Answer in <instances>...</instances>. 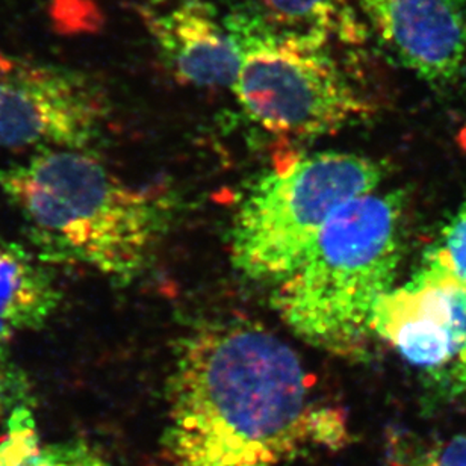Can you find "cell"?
I'll list each match as a JSON object with an SVG mask.
<instances>
[{"label": "cell", "mask_w": 466, "mask_h": 466, "mask_svg": "<svg viewBox=\"0 0 466 466\" xmlns=\"http://www.w3.org/2000/svg\"><path fill=\"white\" fill-rule=\"evenodd\" d=\"M34 403L31 381L14 362L8 347L0 346V422L6 421L14 409Z\"/></svg>", "instance_id": "9a60e30c"}, {"label": "cell", "mask_w": 466, "mask_h": 466, "mask_svg": "<svg viewBox=\"0 0 466 466\" xmlns=\"http://www.w3.org/2000/svg\"><path fill=\"white\" fill-rule=\"evenodd\" d=\"M283 31L319 36L335 45L358 46L368 31L353 0H248Z\"/></svg>", "instance_id": "8fae6325"}, {"label": "cell", "mask_w": 466, "mask_h": 466, "mask_svg": "<svg viewBox=\"0 0 466 466\" xmlns=\"http://www.w3.org/2000/svg\"><path fill=\"white\" fill-rule=\"evenodd\" d=\"M371 332L417 368L442 399L466 392V288L422 260L412 279L394 287L372 310Z\"/></svg>", "instance_id": "52a82bcc"}, {"label": "cell", "mask_w": 466, "mask_h": 466, "mask_svg": "<svg viewBox=\"0 0 466 466\" xmlns=\"http://www.w3.org/2000/svg\"><path fill=\"white\" fill-rule=\"evenodd\" d=\"M139 18L162 64L187 86L232 88L239 56L211 0H143Z\"/></svg>", "instance_id": "9c48e42d"}, {"label": "cell", "mask_w": 466, "mask_h": 466, "mask_svg": "<svg viewBox=\"0 0 466 466\" xmlns=\"http://www.w3.org/2000/svg\"><path fill=\"white\" fill-rule=\"evenodd\" d=\"M394 466H466V435L401 438Z\"/></svg>", "instance_id": "4fadbf2b"}, {"label": "cell", "mask_w": 466, "mask_h": 466, "mask_svg": "<svg viewBox=\"0 0 466 466\" xmlns=\"http://www.w3.org/2000/svg\"><path fill=\"white\" fill-rule=\"evenodd\" d=\"M106 116L104 90L86 73L0 52V150H86Z\"/></svg>", "instance_id": "8992f818"}, {"label": "cell", "mask_w": 466, "mask_h": 466, "mask_svg": "<svg viewBox=\"0 0 466 466\" xmlns=\"http://www.w3.org/2000/svg\"><path fill=\"white\" fill-rule=\"evenodd\" d=\"M424 260L466 288V202L454 212Z\"/></svg>", "instance_id": "5bb4252c"}, {"label": "cell", "mask_w": 466, "mask_h": 466, "mask_svg": "<svg viewBox=\"0 0 466 466\" xmlns=\"http://www.w3.org/2000/svg\"><path fill=\"white\" fill-rule=\"evenodd\" d=\"M166 399L170 466H282L351 440L341 409L315 401L296 351L255 324H216L185 338Z\"/></svg>", "instance_id": "6da1fadb"}, {"label": "cell", "mask_w": 466, "mask_h": 466, "mask_svg": "<svg viewBox=\"0 0 466 466\" xmlns=\"http://www.w3.org/2000/svg\"><path fill=\"white\" fill-rule=\"evenodd\" d=\"M0 466H111L104 454L84 440L41 444L29 406L14 409L0 442Z\"/></svg>", "instance_id": "7c38bea8"}, {"label": "cell", "mask_w": 466, "mask_h": 466, "mask_svg": "<svg viewBox=\"0 0 466 466\" xmlns=\"http://www.w3.org/2000/svg\"><path fill=\"white\" fill-rule=\"evenodd\" d=\"M370 35L435 88L466 77V0H353Z\"/></svg>", "instance_id": "ba28073f"}, {"label": "cell", "mask_w": 466, "mask_h": 466, "mask_svg": "<svg viewBox=\"0 0 466 466\" xmlns=\"http://www.w3.org/2000/svg\"><path fill=\"white\" fill-rule=\"evenodd\" d=\"M61 297L50 264L32 248L0 238V346L45 328Z\"/></svg>", "instance_id": "30bf717a"}, {"label": "cell", "mask_w": 466, "mask_h": 466, "mask_svg": "<svg viewBox=\"0 0 466 466\" xmlns=\"http://www.w3.org/2000/svg\"><path fill=\"white\" fill-rule=\"evenodd\" d=\"M403 212L400 193L354 198L276 282L274 308L297 337L341 358L367 353L372 310L399 271Z\"/></svg>", "instance_id": "3957f363"}, {"label": "cell", "mask_w": 466, "mask_h": 466, "mask_svg": "<svg viewBox=\"0 0 466 466\" xmlns=\"http://www.w3.org/2000/svg\"><path fill=\"white\" fill-rule=\"evenodd\" d=\"M225 22L239 56L233 93L265 129L308 138L333 134L370 114L330 41L279 29L248 0L232 5Z\"/></svg>", "instance_id": "277c9868"}, {"label": "cell", "mask_w": 466, "mask_h": 466, "mask_svg": "<svg viewBox=\"0 0 466 466\" xmlns=\"http://www.w3.org/2000/svg\"><path fill=\"white\" fill-rule=\"evenodd\" d=\"M0 189L41 259L118 280L146 267L171 211L167 196L126 184L86 150H47L0 168Z\"/></svg>", "instance_id": "7a4b0ae2"}, {"label": "cell", "mask_w": 466, "mask_h": 466, "mask_svg": "<svg viewBox=\"0 0 466 466\" xmlns=\"http://www.w3.org/2000/svg\"><path fill=\"white\" fill-rule=\"evenodd\" d=\"M383 176L379 162L346 152L312 153L260 176L233 221L235 268L255 280L285 278L330 218L376 193Z\"/></svg>", "instance_id": "5b68a950"}]
</instances>
